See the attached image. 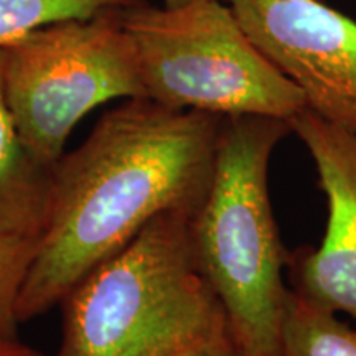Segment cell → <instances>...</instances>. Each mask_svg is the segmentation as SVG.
I'll use <instances>...</instances> for the list:
<instances>
[{"label":"cell","instance_id":"obj_10","mask_svg":"<svg viewBox=\"0 0 356 356\" xmlns=\"http://www.w3.org/2000/svg\"><path fill=\"white\" fill-rule=\"evenodd\" d=\"M145 0H0V44L53 22L89 19Z\"/></svg>","mask_w":356,"mask_h":356},{"label":"cell","instance_id":"obj_3","mask_svg":"<svg viewBox=\"0 0 356 356\" xmlns=\"http://www.w3.org/2000/svg\"><path fill=\"white\" fill-rule=\"evenodd\" d=\"M190 220L157 216L71 289L56 356H173L225 327Z\"/></svg>","mask_w":356,"mask_h":356},{"label":"cell","instance_id":"obj_13","mask_svg":"<svg viewBox=\"0 0 356 356\" xmlns=\"http://www.w3.org/2000/svg\"><path fill=\"white\" fill-rule=\"evenodd\" d=\"M0 356H44L40 351L20 343L19 338L0 337Z\"/></svg>","mask_w":356,"mask_h":356},{"label":"cell","instance_id":"obj_4","mask_svg":"<svg viewBox=\"0 0 356 356\" xmlns=\"http://www.w3.org/2000/svg\"><path fill=\"white\" fill-rule=\"evenodd\" d=\"M136 50L144 99L220 118L291 121L307 109L300 89L256 47L229 3L147 2L121 10Z\"/></svg>","mask_w":356,"mask_h":356},{"label":"cell","instance_id":"obj_8","mask_svg":"<svg viewBox=\"0 0 356 356\" xmlns=\"http://www.w3.org/2000/svg\"><path fill=\"white\" fill-rule=\"evenodd\" d=\"M51 170L29 152L13 119L0 44V231L40 238L48 215Z\"/></svg>","mask_w":356,"mask_h":356},{"label":"cell","instance_id":"obj_5","mask_svg":"<svg viewBox=\"0 0 356 356\" xmlns=\"http://www.w3.org/2000/svg\"><path fill=\"white\" fill-rule=\"evenodd\" d=\"M3 84L29 152L53 168L97 106L144 97L121 10L53 22L3 43Z\"/></svg>","mask_w":356,"mask_h":356},{"label":"cell","instance_id":"obj_14","mask_svg":"<svg viewBox=\"0 0 356 356\" xmlns=\"http://www.w3.org/2000/svg\"><path fill=\"white\" fill-rule=\"evenodd\" d=\"M191 2H200V0H163V7H181Z\"/></svg>","mask_w":356,"mask_h":356},{"label":"cell","instance_id":"obj_12","mask_svg":"<svg viewBox=\"0 0 356 356\" xmlns=\"http://www.w3.org/2000/svg\"><path fill=\"white\" fill-rule=\"evenodd\" d=\"M173 356H243L238 345L234 343L228 327L218 328L211 335L202 338L197 343L181 350Z\"/></svg>","mask_w":356,"mask_h":356},{"label":"cell","instance_id":"obj_1","mask_svg":"<svg viewBox=\"0 0 356 356\" xmlns=\"http://www.w3.org/2000/svg\"><path fill=\"white\" fill-rule=\"evenodd\" d=\"M222 119L144 97L109 109L51 170L48 215L19 299L20 323L165 213L193 215L210 186Z\"/></svg>","mask_w":356,"mask_h":356},{"label":"cell","instance_id":"obj_2","mask_svg":"<svg viewBox=\"0 0 356 356\" xmlns=\"http://www.w3.org/2000/svg\"><path fill=\"white\" fill-rule=\"evenodd\" d=\"M289 134L280 119H222L210 186L190 220L198 266L243 356L282 355L289 252L270 204L269 165Z\"/></svg>","mask_w":356,"mask_h":356},{"label":"cell","instance_id":"obj_6","mask_svg":"<svg viewBox=\"0 0 356 356\" xmlns=\"http://www.w3.org/2000/svg\"><path fill=\"white\" fill-rule=\"evenodd\" d=\"M307 109L356 136V22L322 0H228Z\"/></svg>","mask_w":356,"mask_h":356},{"label":"cell","instance_id":"obj_7","mask_svg":"<svg viewBox=\"0 0 356 356\" xmlns=\"http://www.w3.org/2000/svg\"><path fill=\"white\" fill-rule=\"evenodd\" d=\"M289 126L309 150L327 198L320 246L287 254L289 289L320 309L356 320V136L309 109Z\"/></svg>","mask_w":356,"mask_h":356},{"label":"cell","instance_id":"obj_9","mask_svg":"<svg viewBox=\"0 0 356 356\" xmlns=\"http://www.w3.org/2000/svg\"><path fill=\"white\" fill-rule=\"evenodd\" d=\"M280 356H356V330L291 291Z\"/></svg>","mask_w":356,"mask_h":356},{"label":"cell","instance_id":"obj_11","mask_svg":"<svg viewBox=\"0 0 356 356\" xmlns=\"http://www.w3.org/2000/svg\"><path fill=\"white\" fill-rule=\"evenodd\" d=\"M38 238L0 231V337L17 338L19 299L29 277Z\"/></svg>","mask_w":356,"mask_h":356}]
</instances>
